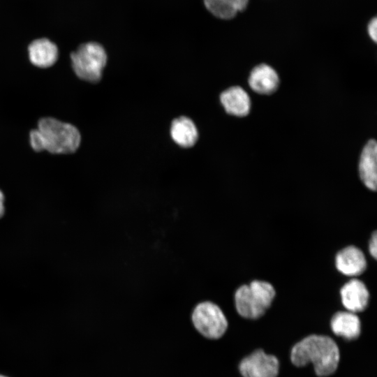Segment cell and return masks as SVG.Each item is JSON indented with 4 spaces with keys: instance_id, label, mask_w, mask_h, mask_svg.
I'll return each mask as SVG.
<instances>
[{
    "instance_id": "6da1fadb",
    "label": "cell",
    "mask_w": 377,
    "mask_h": 377,
    "mask_svg": "<svg viewBox=\"0 0 377 377\" xmlns=\"http://www.w3.org/2000/svg\"><path fill=\"white\" fill-rule=\"evenodd\" d=\"M29 142L35 151L71 154L80 147L81 135L75 126L46 117L40 119L37 128L30 131Z\"/></svg>"
},
{
    "instance_id": "7a4b0ae2",
    "label": "cell",
    "mask_w": 377,
    "mask_h": 377,
    "mask_svg": "<svg viewBox=\"0 0 377 377\" xmlns=\"http://www.w3.org/2000/svg\"><path fill=\"white\" fill-rule=\"evenodd\" d=\"M339 350L336 342L325 335H309L297 343L291 350L290 360L297 367L312 363L318 376H327L337 369Z\"/></svg>"
},
{
    "instance_id": "3957f363",
    "label": "cell",
    "mask_w": 377,
    "mask_h": 377,
    "mask_svg": "<svg viewBox=\"0 0 377 377\" xmlns=\"http://www.w3.org/2000/svg\"><path fill=\"white\" fill-rule=\"evenodd\" d=\"M275 295V289L270 283L253 280L236 289L234 293L235 309L243 318L257 319L269 308Z\"/></svg>"
},
{
    "instance_id": "277c9868",
    "label": "cell",
    "mask_w": 377,
    "mask_h": 377,
    "mask_svg": "<svg viewBox=\"0 0 377 377\" xmlns=\"http://www.w3.org/2000/svg\"><path fill=\"white\" fill-rule=\"evenodd\" d=\"M71 61L72 68L79 78L94 83L102 77L107 55L101 45L89 42L80 45L71 54Z\"/></svg>"
},
{
    "instance_id": "5b68a950",
    "label": "cell",
    "mask_w": 377,
    "mask_h": 377,
    "mask_svg": "<svg viewBox=\"0 0 377 377\" xmlns=\"http://www.w3.org/2000/svg\"><path fill=\"white\" fill-rule=\"evenodd\" d=\"M191 320L195 328L204 337L216 339L228 328V320L221 307L216 303L205 300L193 308Z\"/></svg>"
},
{
    "instance_id": "8992f818",
    "label": "cell",
    "mask_w": 377,
    "mask_h": 377,
    "mask_svg": "<svg viewBox=\"0 0 377 377\" xmlns=\"http://www.w3.org/2000/svg\"><path fill=\"white\" fill-rule=\"evenodd\" d=\"M239 369L243 377H276L279 362L275 356L258 349L244 358Z\"/></svg>"
},
{
    "instance_id": "52a82bcc",
    "label": "cell",
    "mask_w": 377,
    "mask_h": 377,
    "mask_svg": "<svg viewBox=\"0 0 377 377\" xmlns=\"http://www.w3.org/2000/svg\"><path fill=\"white\" fill-rule=\"evenodd\" d=\"M342 304L347 311L357 313L363 311L369 300V292L365 283L357 279L347 281L340 289Z\"/></svg>"
},
{
    "instance_id": "ba28073f",
    "label": "cell",
    "mask_w": 377,
    "mask_h": 377,
    "mask_svg": "<svg viewBox=\"0 0 377 377\" xmlns=\"http://www.w3.org/2000/svg\"><path fill=\"white\" fill-rule=\"evenodd\" d=\"M335 267L342 274L357 276L367 269V260L363 251L350 245L341 249L335 256Z\"/></svg>"
},
{
    "instance_id": "9c48e42d",
    "label": "cell",
    "mask_w": 377,
    "mask_h": 377,
    "mask_svg": "<svg viewBox=\"0 0 377 377\" xmlns=\"http://www.w3.org/2000/svg\"><path fill=\"white\" fill-rule=\"evenodd\" d=\"M359 174L364 185L375 191L377 188V144L375 140H369L362 151Z\"/></svg>"
},
{
    "instance_id": "30bf717a",
    "label": "cell",
    "mask_w": 377,
    "mask_h": 377,
    "mask_svg": "<svg viewBox=\"0 0 377 377\" xmlns=\"http://www.w3.org/2000/svg\"><path fill=\"white\" fill-rule=\"evenodd\" d=\"M249 84L255 92L269 95L276 91L279 78L276 71L270 66L262 64L256 66L251 71Z\"/></svg>"
},
{
    "instance_id": "8fae6325",
    "label": "cell",
    "mask_w": 377,
    "mask_h": 377,
    "mask_svg": "<svg viewBox=\"0 0 377 377\" xmlns=\"http://www.w3.org/2000/svg\"><path fill=\"white\" fill-rule=\"evenodd\" d=\"M31 63L38 68H45L53 66L59 57L57 46L47 38L32 41L28 47Z\"/></svg>"
},
{
    "instance_id": "7c38bea8",
    "label": "cell",
    "mask_w": 377,
    "mask_h": 377,
    "mask_svg": "<svg viewBox=\"0 0 377 377\" xmlns=\"http://www.w3.org/2000/svg\"><path fill=\"white\" fill-rule=\"evenodd\" d=\"M226 112L237 117L246 116L251 109V100L246 91L239 86L231 87L220 96Z\"/></svg>"
},
{
    "instance_id": "4fadbf2b",
    "label": "cell",
    "mask_w": 377,
    "mask_h": 377,
    "mask_svg": "<svg viewBox=\"0 0 377 377\" xmlns=\"http://www.w3.org/2000/svg\"><path fill=\"white\" fill-rule=\"evenodd\" d=\"M333 332L348 340H353L360 334L361 323L356 313L346 311L336 313L330 323Z\"/></svg>"
},
{
    "instance_id": "5bb4252c",
    "label": "cell",
    "mask_w": 377,
    "mask_h": 377,
    "mask_svg": "<svg viewBox=\"0 0 377 377\" xmlns=\"http://www.w3.org/2000/svg\"><path fill=\"white\" fill-rule=\"evenodd\" d=\"M170 135L177 145L186 148L193 146L198 139L195 124L186 117H179L172 121Z\"/></svg>"
},
{
    "instance_id": "9a60e30c",
    "label": "cell",
    "mask_w": 377,
    "mask_h": 377,
    "mask_svg": "<svg viewBox=\"0 0 377 377\" xmlns=\"http://www.w3.org/2000/svg\"><path fill=\"white\" fill-rule=\"evenodd\" d=\"M249 0H204L207 10L219 18L229 20L243 10Z\"/></svg>"
},
{
    "instance_id": "2e32d148",
    "label": "cell",
    "mask_w": 377,
    "mask_h": 377,
    "mask_svg": "<svg viewBox=\"0 0 377 377\" xmlns=\"http://www.w3.org/2000/svg\"><path fill=\"white\" fill-rule=\"evenodd\" d=\"M368 249L369 254L374 258H377V232L374 231L369 241Z\"/></svg>"
},
{
    "instance_id": "e0dca14e",
    "label": "cell",
    "mask_w": 377,
    "mask_h": 377,
    "mask_svg": "<svg viewBox=\"0 0 377 377\" xmlns=\"http://www.w3.org/2000/svg\"><path fill=\"white\" fill-rule=\"evenodd\" d=\"M368 32L371 38L376 43L377 41V20L374 17L371 20L368 26Z\"/></svg>"
},
{
    "instance_id": "ac0fdd59",
    "label": "cell",
    "mask_w": 377,
    "mask_h": 377,
    "mask_svg": "<svg viewBox=\"0 0 377 377\" xmlns=\"http://www.w3.org/2000/svg\"><path fill=\"white\" fill-rule=\"evenodd\" d=\"M4 210V195L3 192L0 190V218L3 216Z\"/></svg>"
},
{
    "instance_id": "d6986e66",
    "label": "cell",
    "mask_w": 377,
    "mask_h": 377,
    "mask_svg": "<svg viewBox=\"0 0 377 377\" xmlns=\"http://www.w3.org/2000/svg\"><path fill=\"white\" fill-rule=\"evenodd\" d=\"M0 377H8V376L3 375V374H0Z\"/></svg>"
}]
</instances>
